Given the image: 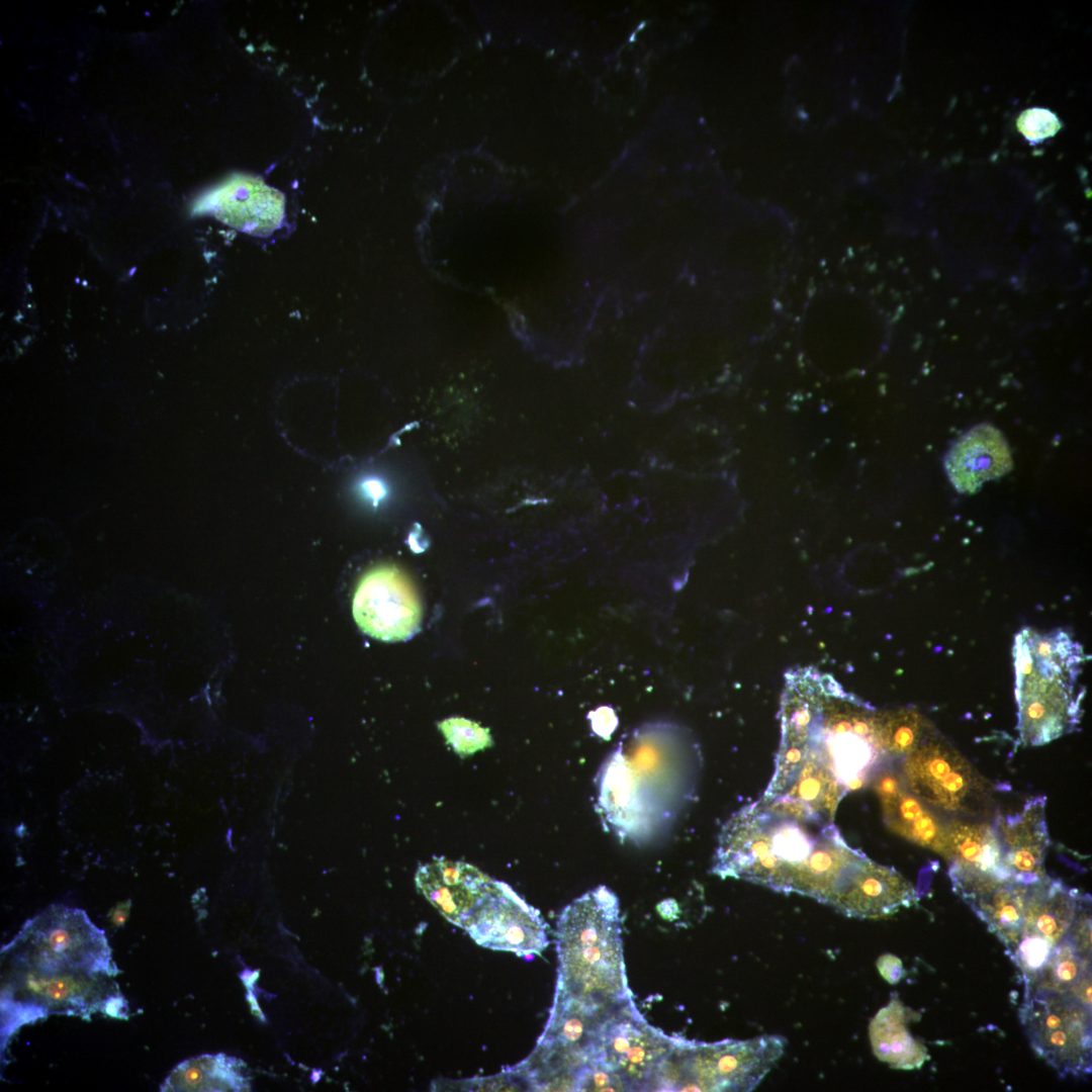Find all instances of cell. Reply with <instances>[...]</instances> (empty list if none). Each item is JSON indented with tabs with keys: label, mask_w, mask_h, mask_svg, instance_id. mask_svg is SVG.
<instances>
[{
	"label": "cell",
	"mask_w": 1092,
	"mask_h": 1092,
	"mask_svg": "<svg viewBox=\"0 0 1092 1092\" xmlns=\"http://www.w3.org/2000/svg\"><path fill=\"white\" fill-rule=\"evenodd\" d=\"M247 1065L225 1054L200 1055L176 1066L160 1091H250Z\"/></svg>",
	"instance_id": "21"
},
{
	"label": "cell",
	"mask_w": 1092,
	"mask_h": 1092,
	"mask_svg": "<svg viewBox=\"0 0 1092 1092\" xmlns=\"http://www.w3.org/2000/svg\"><path fill=\"white\" fill-rule=\"evenodd\" d=\"M418 890L479 945L538 956L548 945L546 923L510 886L464 862L435 859L416 874Z\"/></svg>",
	"instance_id": "4"
},
{
	"label": "cell",
	"mask_w": 1092,
	"mask_h": 1092,
	"mask_svg": "<svg viewBox=\"0 0 1092 1092\" xmlns=\"http://www.w3.org/2000/svg\"><path fill=\"white\" fill-rule=\"evenodd\" d=\"M204 207L230 225L256 236H267L283 218V195L253 177H236L216 189Z\"/></svg>",
	"instance_id": "16"
},
{
	"label": "cell",
	"mask_w": 1092,
	"mask_h": 1092,
	"mask_svg": "<svg viewBox=\"0 0 1092 1092\" xmlns=\"http://www.w3.org/2000/svg\"><path fill=\"white\" fill-rule=\"evenodd\" d=\"M1 963L42 970H82L112 976L118 973L111 953L101 944L67 932L35 935L19 930L1 948Z\"/></svg>",
	"instance_id": "12"
},
{
	"label": "cell",
	"mask_w": 1092,
	"mask_h": 1092,
	"mask_svg": "<svg viewBox=\"0 0 1092 1092\" xmlns=\"http://www.w3.org/2000/svg\"><path fill=\"white\" fill-rule=\"evenodd\" d=\"M876 729L880 748L886 759H901L933 731L932 726L916 710L877 711Z\"/></svg>",
	"instance_id": "22"
},
{
	"label": "cell",
	"mask_w": 1092,
	"mask_h": 1092,
	"mask_svg": "<svg viewBox=\"0 0 1092 1092\" xmlns=\"http://www.w3.org/2000/svg\"><path fill=\"white\" fill-rule=\"evenodd\" d=\"M353 616L364 633L395 642L408 639L419 630L422 607L410 577L395 565L381 564L359 580Z\"/></svg>",
	"instance_id": "11"
},
{
	"label": "cell",
	"mask_w": 1092,
	"mask_h": 1092,
	"mask_svg": "<svg viewBox=\"0 0 1092 1092\" xmlns=\"http://www.w3.org/2000/svg\"><path fill=\"white\" fill-rule=\"evenodd\" d=\"M1045 796L1026 801L1021 811L994 822L1006 868L1016 882L1033 885L1048 877L1044 858L1050 845Z\"/></svg>",
	"instance_id": "15"
},
{
	"label": "cell",
	"mask_w": 1092,
	"mask_h": 1092,
	"mask_svg": "<svg viewBox=\"0 0 1092 1092\" xmlns=\"http://www.w3.org/2000/svg\"><path fill=\"white\" fill-rule=\"evenodd\" d=\"M619 901L597 887L567 905L556 930L558 977L551 1013L590 1027L632 1003L621 938Z\"/></svg>",
	"instance_id": "3"
},
{
	"label": "cell",
	"mask_w": 1092,
	"mask_h": 1092,
	"mask_svg": "<svg viewBox=\"0 0 1092 1092\" xmlns=\"http://www.w3.org/2000/svg\"><path fill=\"white\" fill-rule=\"evenodd\" d=\"M1084 895L1049 876L1030 885L1021 933L1056 946L1070 930Z\"/></svg>",
	"instance_id": "20"
},
{
	"label": "cell",
	"mask_w": 1092,
	"mask_h": 1092,
	"mask_svg": "<svg viewBox=\"0 0 1092 1092\" xmlns=\"http://www.w3.org/2000/svg\"><path fill=\"white\" fill-rule=\"evenodd\" d=\"M876 713L828 673L789 670L775 772L761 799L786 800L833 822L842 798L873 780L886 760Z\"/></svg>",
	"instance_id": "2"
},
{
	"label": "cell",
	"mask_w": 1092,
	"mask_h": 1092,
	"mask_svg": "<svg viewBox=\"0 0 1092 1092\" xmlns=\"http://www.w3.org/2000/svg\"><path fill=\"white\" fill-rule=\"evenodd\" d=\"M877 967L882 977L890 984H897L906 974L902 961L891 953L880 957Z\"/></svg>",
	"instance_id": "27"
},
{
	"label": "cell",
	"mask_w": 1092,
	"mask_h": 1092,
	"mask_svg": "<svg viewBox=\"0 0 1092 1092\" xmlns=\"http://www.w3.org/2000/svg\"><path fill=\"white\" fill-rule=\"evenodd\" d=\"M886 825L907 840L946 856V825L906 785L900 770L883 763L873 778Z\"/></svg>",
	"instance_id": "13"
},
{
	"label": "cell",
	"mask_w": 1092,
	"mask_h": 1092,
	"mask_svg": "<svg viewBox=\"0 0 1092 1092\" xmlns=\"http://www.w3.org/2000/svg\"><path fill=\"white\" fill-rule=\"evenodd\" d=\"M887 866L850 847L833 824L759 799L723 826L712 872L798 893L870 918Z\"/></svg>",
	"instance_id": "1"
},
{
	"label": "cell",
	"mask_w": 1092,
	"mask_h": 1092,
	"mask_svg": "<svg viewBox=\"0 0 1092 1092\" xmlns=\"http://www.w3.org/2000/svg\"><path fill=\"white\" fill-rule=\"evenodd\" d=\"M900 760L908 788L933 810L967 813L983 794V784L972 765L934 730Z\"/></svg>",
	"instance_id": "10"
},
{
	"label": "cell",
	"mask_w": 1092,
	"mask_h": 1092,
	"mask_svg": "<svg viewBox=\"0 0 1092 1092\" xmlns=\"http://www.w3.org/2000/svg\"><path fill=\"white\" fill-rule=\"evenodd\" d=\"M1081 645L1056 630H1021L1013 647L1017 726L1021 742L1039 746L1073 732L1081 721L1085 690Z\"/></svg>",
	"instance_id": "5"
},
{
	"label": "cell",
	"mask_w": 1092,
	"mask_h": 1092,
	"mask_svg": "<svg viewBox=\"0 0 1092 1092\" xmlns=\"http://www.w3.org/2000/svg\"><path fill=\"white\" fill-rule=\"evenodd\" d=\"M785 1045L786 1039L778 1035L716 1042L677 1037L655 1091H750L776 1065Z\"/></svg>",
	"instance_id": "8"
},
{
	"label": "cell",
	"mask_w": 1092,
	"mask_h": 1092,
	"mask_svg": "<svg viewBox=\"0 0 1092 1092\" xmlns=\"http://www.w3.org/2000/svg\"><path fill=\"white\" fill-rule=\"evenodd\" d=\"M448 743L460 755L472 754L491 745L487 729L464 718H450L439 724Z\"/></svg>",
	"instance_id": "25"
},
{
	"label": "cell",
	"mask_w": 1092,
	"mask_h": 1092,
	"mask_svg": "<svg viewBox=\"0 0 1092 1092\" xmlns=\"http://www.w3.org/2000/svg\"><path fill=\"white\" fill-rule=\"evenodd\" d=\"M1090 959L1065 936L1055 946L1042 972L1026 987V992L1066 994L1083 976L1091 973Z\"/></svg>",
	"instance_id": "23"
},
{
	"label": "cell",
	"mask_w": 1092,
	"mask_h": 1092,
	"mask_svg": "<svg viewBox=\"0 0 1092 1092\" xmlns=\"http://www.w3.org/2000/svg\"><path fill=\"white\" fill-rule=\"evenodd\" d=\"M360 492L366 499L376 505L385 497L386 486L381 480L371 477L361 482Z\"/></svg>",
	"instance_id": "28"
},
{
	"label": "cell",
	"mask_w": 1092,
	"mask_h": 1092,
	"mask_svg": "<svg viewBox=\"0 0 1092 1092\" xmlns=\"http://www.w3.org/2000/svg\"><path fill=\"white\" fill-rule=\"evenodd\" d=\"M1 1039L51 1014L92 1013L124 1018L127 1006L112 975L80 970L46 971L1 965Z\"/></svg>",
	"instance_id": "6"
},
{
	"label": "cell",
	"mask_w": 1092,
	"mask_h": 1092,
	"mask_svg": "<svg viewBox=\"0 0 1092 1092\" xmlns=\"http://www.w3.org/2000/svg\"><path fill=\"white\" fill-rule=\"evenodd\" d=\"M1020 1021L1038 1057L1062 1076L1091 1072V1008L1066 994L1026 992Z\"/></svg>",
	"instance_id": "9"
},
{
	"label": "cell",
	"mask_w": 1092,
	"mask_h": 1092,
	"mask_svg": "<svg viewBox=\"0 0 1092 1092\" xmlns=\"http://www.w3.org/2000/svg\"><path fill=\"white\" fill-rule=\"evenodd\" d=\"M676 1040L651 1026L634 1002L628 1004L592 1034L577 1091H654Z\"/></svg>",
	"instance_id": "7"
},
{
	"label": "cell",
	"mask_w": 1092,
	"mask_h": 1092,
	"mask_svg": "<svg viewBox=\"0 0 1092 1092\" xmlns=\"http://www.w3.org/2000/svg\"><path fill=\"white\" fill-rule=\"evenodd\" d=\"M1016 124L1025 139L1032 143L1055 135L1062 126L1056 114L1049 109L1037 107L1021 112Z\"/></svg>",
	"instance_id": "26"
},
{
	"label": "cell",
	"mask_w": 1092,
	"mask_h": 1092,
	"mask_svg": "<svg viewBox=\"0 0 1092 1092\" xmlns=\"http://www.w3.org/2000/svg\"><path fill=\"white\" fill-rule=\"evenodd\" d=\"M1055 946L1045 939L1021 933L1018 941L1007 949L1010 958L1020 969L1025 988L1030 986L1045 968Z\"/></svg>",
	"instance_id": "24"
},
{
	"label": "cell",
	"mask_w": 1092,
	"mask_h": 1092,
	"mask_svg": "<svg viewBox=\"0 0 1092 1092\" xmlns=\"http://www.w3.org/2000/svg\"><path fill=\"white\" fill-rule=\"evenodd\" d=\"M945 858L949 861L950 872L1012 879L1004 862L998 834L993 825L987 823L956 819L948 822Z\"/></svg>",
	"instance_id": "18"
},
{
	"label": "cell",
	"mask_w": 1092,
	"mask_h": 1092,
	"mask_svg": "<svg viewBox=\"0 0 1092 1092\" xmlns=\"http://www.w3.org/2000/svg\"><path fill=\"white\" fill-rule=\"evenodd\" d=\"M918 1018L919 1014L905 1007L899 998H892L869 1025L875 1056L895 1069L920 1068L930 1057L927 1048L912 1036L907 1026Z\"/></svg>",
	"instance_id": "19"
},
{
	"label": "cell",
	"mask_w": 1092,
	"mask_h": 1092,
	"mask_svg": "<svg viewBox=\"0 0 1092 1092\" xmlns=\"http://www.w3.org/2000/svg\"><path fill=\"white\" fill-rule=\"evenodd\" d=\"M952 890L1006 946L1019 939L1030 885L987 876H951Z\"/></svg>",
	"instance_id": "14"
},
{
	"label": "cell",
	"mask_w": 1092,
	"mask_h": 1092,
	"mask_svg": "<svg viewBox=\"0 0 1092 1092\" xmlns=\"http://www.w3.org/2000/svg\"><path fill=\"white\" fill-rule=\"evenodd\" d=\"M944 466L956 489L972 493L1008 472L1012 459L1003 435L989 424H980L954 442Z\"/></svg>",
	"instance_id": "17"
},
{
	"label": "cell",
	"mask_w": 1092,
	"mask_h": 1092,
	"mask_svg": "<svg viewBox=\"0 0 1092 1092\" xmlns=\"http://www.w3.org/2000/svg\"><path fill=\"white\" fill-rule=\"evenodd\" d=\"M129 906L130 902L128 901L126 903H121L117 905L114 909H112L111 920L116 926L123 924V922L126 920L129 912Z\"/></svg>",
	"instance_id": "29"
}]
</instances>
